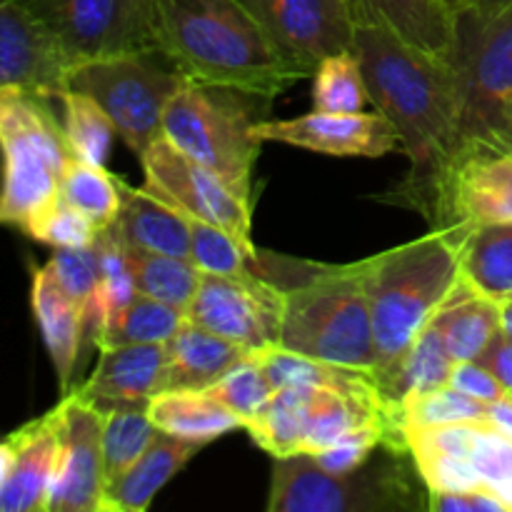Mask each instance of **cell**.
<instances>
[{
	"mask_svg": "<svg viewBox=\"0 0 512 512\" xmlns=\"http://www.w3.org/2000/svg\"><path fill=\"white\" fill-rule=\"evenodd\" d=\"M60 458L45 512H100L103 475V408L73 388L55 405Z\"/></svg>",
	"mask_w": 512,
	"mask_h": 512,
	"instance_id": "cell-12",
	"label": "cell"
},
{
	"mask_svg": "<svg viewBox=\"0 0 512 512\" xmlns=\"http://www.w3.org/2000/svg\"><path fill=\"white\" fill-rule=\"evenodd\" d=\"M280 345L375 373V335L363 263L323 265L305 283L283 290Z\"/></svg>",
	"mask_w": 512,
	"mask_h": 512,
	"instance_id": "cell-5",
	"label": "cell"
},
{
	"mask_svg": "<svg viewBox=\"0 0 512 512\" xmlns=\"http://www.w3.org/2000/svg\"><path fill=\"white\" fill-rule=\"evenodd\" d=\"M188 313L173 308L168 303L135 295L130 305H125L113 320L98 330L93 338L95 348H110V345H138V343H170L173 335L183 328Z\"/></svg>",
	"mask_w": 512,
	"mask_h": 512,
	"instance_id": "cell-30",
	"label": "cell"
},
{
	"mask_svg": "<svg viewBox=\"0 0 512 512\" xmlns=\"http://www.w3.org/2000/svg\"><path fill=\"white\" fill-rule=\"evenodd\" d=\"M443 3H448L453 10H458L460 5H465V3H468V0H443Z\"/></svg>",
	"mask_w": 512,
	"mask_h": 512,
	"instance_id": "cell-49",
	"label": "cell"
},
{
	"mask_svg": "<svg viewBox=\"0 0 512 512\" xmlns=\"http://www.w3.org/2000/svg\"><path fill=\"white\" fill-rule=\"evenodd\" d=\"M500 313H503V333L512 338V300L500 303Z\"/></svg>",
	"mask_w": 512,
	"mask_h": 512,
	"instance_id": "cell-48",
	"label": "cell"
},
{
	"mask_svg": "<svg viewBox=\"0 0 512 512\" xmlns=\"http://www.w3.org/2000/svg\"><path fill=\"white\" fill-rule=\"evenodd\" d=\"M48 265L65 293L80 308L90 335H95L100 325V278L93 245L90 248H53Z\"/></svg>",
	"mask_w": 512,
	"mask_h": 512,
	"instance_id": "cell-38",
	"label": "cell"
},
{
	"mask_svg": "<svg viewBox=\"0 0 512 512\" xmlns=\"http://www.w3.org/2000/svg\"><path fill=\"white\" fill-rule=\"evenodd\" d=\"M460 278L495 303L512 300V223L475 228L460 240Z\"/></svg>",
	"mask_w": 512,
	"mask_h": 512,
	"instance_id": "cell-28",
	"label": "cell"
},
{
	"mask_svg": "<svg viewBox=\"0 0 512 512\" xmlns=\"http://www.w3.org/2000/svg\"><path fill=\"white\" fill-rule=\"evenodd\" d=\"M503 223H512V150L460 160L440 190L435 228L463 240L470 230Z\"/></svg>",
	"mask_w": 512,
	"mask_h": 512,
	"instance_id": "cell-16",
	"label": "cell"
},
{
	"mask_svg": "<svg viewBox=\"0 0 512 512\" xmlns=\"http://www.w3.org/2000/svg\"><path fill=\"white\" fill-rule=\"evenodd\" d=\"M170 385L168 343L110 345L100 348L93 375L80 388L100 408L105 405H148Z\"/></svg>",
	"mask_w": 512,
	"mask_h": 512,
	"instance_id": "cell-19",
	"label": "cell"
},
{
	"mask_svg": "<svg viewBox=\"0 0 512 512\" xmlns=\"http://www.w3.org/2000/svg\"><path fill=\"white\" fill-rule=\"evenodd\" d=\"M160 430L148 405H105L103 408V475L105 488L120 478L148 450Z\"/></svg>",
	"mask_w": 512,
	"mask_h": 512,
	"instance_id": "cell-32",
	"label": "cell"
},
{
	"mask_svg": "<svg viewBox=\"0 0 512 512\" xmlns=\"http://www.w3.org/2000/svg\"><path fill=\"white\" fill-rule=\"evenodd\" d=\"M388 438V425L383 420H373V423L360 425L358 430L348 433L345 438H340L338 443L325 448L323 453L313 455L315 463L323 470L335 475H348L355 470L363 468L370 460V455L375 453V448L385 445Z\"/></svg>",
	"mask_w": 512,
	"mask_h": 512,
	"instance_id": "cell-42",
	"label": "cell"
},
{
	"mask_svg": "<svg viewBox=\"0 0 512 512\" xmlns=\"http://www.w3.org/2000/svg\"><path fill=\"white\" fill-rule=\"evenodd\" d=\"M238 90L185 80L163 118V138L253 203V170L263 138Z\"/></svg>",
	"mask_w": 512,
	"mask_h": 512,
	"instance_id": "cell-7",
	"label": "cell"
},
{
	"mask_svg": "<svg viewBox=\"0 0 512 512\" xmlns=\"http://www.w3.org/2000/svg\"><path fill=\"white\" fill-rule=\"evenodd\" d=\"M450 388L460 390L468 398L480 400V403H495V400L505 398L508 390L503 388L498 378L485 368L480 360H465V363H455L453 378H450Z\"/></svg>",
	"mask_w": 512,
	"mask_h": 512,
	"instance_id": "cell-43",
	"label": "cell"
},
{
	"mask_svg": "<svg viewBox=\"0 0 512 512\" xmlns=\"http://www.w3.org/2000/svg\"><path fill=\"white\" fill-rule=\"evenodd\" d=\"M375 380L388 375L460 283V238L445 228L363 260Z\"/></svg>",
	"mask_w": 512,
	"mask_h": 512,
	"instance_id": "cell-3",
	"label": "cell"
},
{
	"mask_svg": "<svg viewBox=\"0 0 512 512\" xmlns=\"http://www.w3.org/2000/svg\"><path fill=\"white\" fill-rule=\"evenodd\" d=\"M433 512H508L503 500L488 490H428Z\"/></svg>",
	"mask_w": 512,
	"mask_h": 512,
	"instance_id": "cell-44",
	"label": "cell"
},
{
	"mask_svg": "<svg viewBox=\"0 0 512 512\" xmlns=\"http://www.w3.org/2000/svg\"><path fill=\"white\" fill-rule=\"evenodd\" d=\"M73 63L55 35L15 0H0V90L58 98Z\"/></svg>",
	"mask_w": 512,
	"mask_h": 512,
	"instance_id": "cell-15",
	"label": "cell"
},
{
	"mask_svg": "<svg viewBox=\"0 0 512 512\" xmlns=\"http://www.w3.org/2000/svg\"><path fill=\"white\" fill-rule=\"evenodd\" d=\"M353 50L370 103L395 125L410 160L400 200L433 223L440 190L460 163V105L450 58L425 53L375 23L358 25Z\"/></svg>",
	"mask_w": 512,
	"mask_h": 512,
	"instance_id": "cell-1",
	"label": "cell"
},
{
	"mask_svg": "<svg viewBox=\"0 0 512 512\" xmlns=\"http://www.w3.org/2000/svg\"><path fill=\"white\" fill-rule=\"evenodd\" d=\"M460 105V160L512 150V5L483 15L455 10L450 50Z\"/></svg>",
	"mask_w": 512,
	"mask_h": 512,
	"instance_id": "cell-4",
	"label": "cell"
},
{
	"mask_svg": "<svg viewBox=\"0 0 512 512\" xmlns=\"http://www.w3.org/2000/svg\"><path fill=\"white\" fill-rule=\"evenodd\" d=\"M58 458L55 408L13 430L0 448V510L35 512L48 508Z\"/></svg>",
	"mask_w": 512,
	"mask_h": 512,
	"instance_id": "cell-18",
	"label": "cell"
},
{
	"mask_svg": "<svg viewBox=\"0 0 512 512\" xmlns=\"http://www.w3.org/2000/svg\"><path fill=\"white\" fill-rule=\"evenodd\" d=\"M160 55V50L110 55L75 65L68 75V90L90 95L138 160L163 135L165 110L188 80L173 63L160 65Z\"/></svg>",
	"mask_w": 512,
	"mask_h": 512,
	"instance_id": "cell-8",
	"label": "cell"
},
{
	"mask_svg": "<svg viewBox=\"0 0 512 512\" xmlns=\"http://www.w3.org/2000/svg\"><path fill=\"white\" fill-rule=\"evenodd\" d=\"M93 248L95 258H98L100 278V330L108 320H113L125 305L133 303L135 295H138V285H135L133 268H130V260L128 255H125L123 245H120L108 230H100ZM98 330H95V335H98Z\"/></svg>",
	"mask_w": 512,
	"mask_h": 512,
	"instance_id": "cell-39",
	"label": "cell"
},
{
	"mask_svg": "<svg viewBox=\"0 0 512 512\" xmlns=\"http://www.w3.org/2000/svg\"><path fill=\"white\" fill-rule=\"evenodd\" d=\"M60 105H63V133L70 153L88 163L105 165L113 138L118 135L113 120L90 95L78 90H65L60 95Z\"/></svg>",
	"mask_w": 512,
	"mask_h": 512,
	"instance_id": "cell-35",
	"label": "cell"
},
{
	"mask_svg": "<svg viewBox=\"0 0 512 512\" xmlns=\"http://www.w3.org/2000/svg\"><path fill=\"white\" fill-rule=\"evenodd\" d=\"M478 360L500 380V383H503V388L508 390V395L512 398V338H508V335L500 330V333L490 340V345L483 350V355H480Z\"/></svg>",
	"mask_w": 512,
	"mask_h": 512,
	"instance_id": "cell-45",
	"label": "cell"
},
{
	"mask_svg": "<svg viewBox=\"0 0 512 512\" xmlns=\"http://www.w3.org/2000/svg\"><path fill=\"white\" fill-rule=\"evenodd\" d=\"M30 303H33L35 323L45 340L50 360L58 373L60 393L73 390L75 370H78L83 335L88 330L83 313L73 303L63 285L55 278L48 263L33 270V288H30Z\"/></svg>",
	"mask_w": 512,
	"mask_h": 512,
	"instance_id": "cell-21",
	"label": "cell"
},
{
	"mask_svg": "<svg viewBox=\"0 0 512 512\" xmlns=\"http://www.w3.org/2000/svg\"><path fill=\"white\" fill-rule=\"evenodd\" d=\"M203 443L160 430L143 455L103 490L100 512H145L155 495L200 453Z\"/></svg>",
	"mask_w": 512,
	"mask_h": 512,
	"instance_id": "cell-22",
	"label": "cell"
},
{
	"mask_svg": "<svg viewBox=\"0 0 512 512\" xmlns=\"http://www.w3.org/2000/svg\"><path fill=\"white\" fill-rule=\"evenodd\" d=\"M125 255L133 268L135 285L140 295L168 303L188 313L195 293L203 280V270L190 258H175V255L148 253V250L125 248Z\"/></svg>",
	"mask_w": 512,
	"mask_h": 512,
	"instance_id": "cell-31",
	"label": "cell"
},
{
	"mask_svg": "<svg viewBox=\"0 0 512 512\" xmlns=\"http://www.w3.org/2000/svg\"><path fill=\"white\" fill-rule=\"evenodd\" d=\"M168 355V390H205L218 383L240 360L248 358L250 350L193 320H185L183 328L168 343Z\"/></svg>",
	"mask_w": 512,
	"mask_h": 512,
	"instance_id": "cell-24",
	"label": "cell"
},
{
	"mask_svg": "<svg viewBox=\"0 0 512 512\" xmlns=\"http://www.w3.org/2000/svg\"><path fill=\"white\" fill-rule=\"evenodd\" d=\"M315 395H318V388H300V385L275 390L268 405L245 430L275 460L300 455Z\"/></svg>",
	"mask_w": 512,
	"mask_h": 512,
	"instance_id": "cell-29",
	"label": "cell"
},
{
	"mask_svg": "<svg viewBox=\"0 0 512 512\" xmlns=\"http://www.w3.org/2000/svg\"><path fill=\"white\" fill-rule=\"evenodd\" d=\"M28 8L75 65L158 50L153 0H15Z\"/></svg>",
	"mask_w": 512,
	"mask_h": 512,
	"instance_id": "cell-10",
	"label": "cell"
},
{
	"mask_svg": "<svg viewBox=\"0 0 512 512\" xmlns=\"http://www.w3.org/2000/svg\"><path fill=\"white\" fill-rule=\"evenodd\" d=\"M0 140L5 153L0 218L28 235L60 198V178L73 153L45 98L15 90H0Z\"/></svg>",
	"mask_w": 512,
	"mask_h": 512,
	"instance_id": "cell-6",
	"label": "cell"
},
{
	"mask_svg": "<svg viewBox=\"0 0 512 512\" xmlns=\"http://www.w3.org/2000/svg\"><path fill=\"white\" fill-rule=\"evenodd\" d=\"M350 3L355 5V10H358V18H360V8H358V0H350Z\"/></svg>",
	"mask_w": 512,
	"mask_h": 512,
	"instance_id": "cell-50",
	"label": "cell"
},
{
	"mask_svg": "<svg viewBox=\"0 0 512 512\" xmlns=\"http://www.w3.org/2000/svg\"><path fill=\"white\" fill-rule=\"evenodd\" d=\"M188 320L243 345L250 353L280 345L283 290L268 280H235L203 273Z\"/></svg>",
	"mask_w": 512,
	"mask_h": 512,
	"instance_id": "cell-13",
	"label": "cell"
},
{
	"mask_svg": "<svg viewBox=\"0 0 512 512\" xmlns=\"http://www.w3.org/2000/svg\"><path fill=\"white\" fill-rule=\"evenodd\" d=\"M433 323L443 335L450 358L455 363H465V360H478L490 340L503 330V313L500 303L480 295L460 278L458 288L445 300Z\"/></svg>",
	"mask_w": 512,
	"mask_h": 512,
	"instance_id": "cell-25",
	"label": "cell"
},
{
	"mask_svg": "<svg viewBox=\"0 0 512 512\" xmlns=\"http://www.w3.org/2000/svg\"><path fill=\"white\" fill-rule=\"evenodd\" d=\"M360 23L388 28L425 53L448 58L455 43V10L443 0H358Z\"/></svg>",
	"mask_w": 512,
	"mask_h": 512,
	"instance_id": "cell-23",
	"label": "cell"
},
{
	"mask_svg": "<svg viewBox=\"0 0 512 512\" xmlns=\"http://www.w3.org/2000/svg\"><path fill=\"white\" fill-rule=\"evenodd\" d=\"M275 43L310 78L320 60L353 50L360 18L350 0H243Z\"/></svg>",
	"mask_w": 512,
	"mask_h": 512,
	"instance_id": "cell-14",
	"label": "cell"
},
{
	"mask_svg": "<svg viewBox=\"0 0 512 512\" xmlns=\"http://www.w3.org/2000/svg\"><path fill=\"white\" fill-rule=\"evenodd\" d=\"M28 235L50 248H90L98 240L100 228L88 215L58 198L35 220Z\"/></svg>",
	"mask_w": 512,
	"mask_h": 512,
	"instance_id": "cell-41",
	"label": "cell"
},
{
	"mask_svg": "<svg viewBox=\"0 0 512 512\" xmlns=\"http://www.w3.org/2000/svg\"><path fill=\"white\" fill-rule=\"evenodd\" d=\"M370 88L355 50L328 55L313 75V110L320 113H363Z\"/></svg>",
	"mask_w": 512,
	"mask_h": 512,
	"instance_id": "cell-34",
	"label": "cell"
},
{
	"mask_svg": "<svg viewBox=\"0 0 512 512\" xmlns=\"http://www.w3.org/2000/svg\"><path fill=\"white\" fill-rule=\"evenodd\" d=\"M473 8H478L483 15H495L500 10H505L508 5H512V0H468Z\"/></svg>",
	"mask_w": 512,
	"mask_h": 512,
	"instance_id": "cell-47",
	"label": "cell"
},
{
	"mask_svg": "<svg viewBox=\"0 0 512 512\" xmlns=\"http://www.w3.org/2000/svg\"><path fill=\"white\" fill-rule=\"evenodd\" d=\"M108 233L125 248L190 258V220L163 198L120 180V213Z\"/></svg>",
	"mask_w": 512,
	"mask_h": 512,
	"instance_id": "cell-20",
	"label": "cell"
},
{
	"mask_svg": "<svg viewBox=\"0 0 512 512\" xmlns=\"http://www.w3.org/2000/svg\"><path fill=\"white\" fill-rule=\"evenodd\" d=\"M258 135L335 158H383L400 145L395 125L383 113H320L258 123Z\"/></svg>",
	"mask_w": 512,
	"mask_h": 512,
	"instance_id": "cell-17",
	"label": "cell"
},
{
	"mask_svg": "<svg viewBox=\"0 0 512 512\" xmlns=\"http://www.w3.org/2000/svg\"><path fill=\"white\" fill-rule=\"evenodd\" d=\"M470 463L478 473L480 485L512 512V438L493 423H483L470 448Z\"/></svg>",
	"mask_w": 512,
	"mask_h": 512,
	"instance_id": "cell-40",
	"label": "cell"
},
{
	"mask_svg": "<svg viewBox=\"0 0 512 512\" xmlns=\"http://www.w3.org/2000/svg\"><path fill=\"white\" fill-rule=\"evenodd\" d=\"M145 173V190L163 198L188 218L228 230L250 255L258 258L250 230H253V203L240 198L220 175L180 153L160 135L140 160Z\"/></svg>",
	"mask_w": 512,
	"mask_h": 512,
	"instance_id": "cell-11",
	"label": "cell"
},
{
	"mask_svg": "<svg viewBox=\"0 0 512 512\" xmlns=\"http://www.w3.org/2000/svg\"><path fill=\"white\" fill-rule=\"evenodd\" d=\"M400 465L335 475L313 455L278 458L270 483V512H380L420 508Z\"/></svg>",
	"mask_w": 512,
	"mask_h": 512,
	"instance_id": "cell-9",
	"label": "cell"
},
{
	"mask_svg": "<svg viewBox=\"0 0 512 512\" xmlns=\"http://www.w3.org/2000/svg\"><path fill=\"white\" fill-rule=\"evenodd\" d=\"M148 415L163 433L203 445L243 428L240 420L205 390H163L148 403Z\"/></svg>",
	"mask_w": 512,
	"mask_h": 512,
	"instance_id": "cell-27",
	"label": "cell"
},
{
	"mask_svg": "<svg viewBox=\"0 0 512 512\" xmlns=\"http://www.w3.org/2000/svg\"><path fill=\"white\" fill-rule=\"evenodd\" d=\"M490 423L512 438V398L510 395H505V398L490 403Z\"/></svg>",
	"mask_w": 512,
	"mask_h": 512,
	"instance_id": "cell-46",
	"label": "cell"
},
{
	"mask_svg": "<svg viewBox=\"0 0 512 512\" xmlns=\"http://www.w3.org/2000/svg\"><path fill=\"white\" fill-rule=\"evenodd\" d=\"M190 220V260L198 265L203 273L225 275L235 280L258 278L250 263H258L255 255H250L228 230L220 225L205 223L200 218Z\"/></svg>",
	"mask_w": 512,
	"mask_h": 512,
	"instance_id": "cell-36",
	"label": "cell"
},
{
	"mask_svg": "<svg viewBox=\"0 0 512 512\" xmlns=\"http://www.w3.org/2000/svg\"><path fill=\"white\" fill-rule=\"evenodd\" d=\"M60 198L88 215L100 230H108L120 213V178L103 165L70 158L60 178Z\"/></svg>",
	"mask_w": 512,
	"mask_h": 512,
	"instance_id": "cell-33",
	"label": "cell"
},
{
	"mask_svg": "<svg viewBox=\"0 0 512 512\" xmlns=\"http://www.w3.org/2000/svg\"><path fill=\"white\" fill-rule=\"evenodd\" d=\"M455 360L450 358L448 348L443 343V335L430 320L428 328L418 335L405 358L390 370L388 375L378 378L380 395L385 403V415L395 405L403 403L410 395L433 393V390L448 388L453 378Z\"/></svg>",
	"mask_w": 512,
	"mask_h": 512,
	"instance_id": "cell-26",
	"label": "cell"
},
{
	"mask_svg": "<svg viewBox=\"0 0 512 512\" xmlns=\"http://www.w3.org/2000/svg\"><path fill=\"white\" fill-rule=\"evenodd\" d=\"M160 53L188 80L273 98L310 78L243 0H153Z\"/></svg>",
	"mask_w": 512,
	"mask_h": 512,
	"instance_id": "cell-2",
	"label": "cell"
},
{
	"mask_svg": "<svg viewBox=\"0 0 512 512\" xmlns=\"http://www.w3.org/2000/svg\"><path fill=\"white\" fill-rule=\"evenodd\" d=\"M205 393L218 400L225 410H230L243 428H248L273 398L275 388L260 365L258 355L250 353L235 368H230L218 383L205 388Z\"/></svg>",
	"mask_w": 512,
	"mask_h": 512,
	"instance_id": "cell-37",
	"label": "cell"
}]
</instances>
